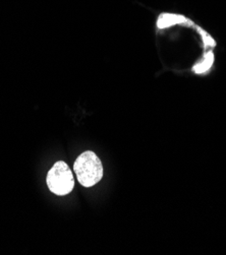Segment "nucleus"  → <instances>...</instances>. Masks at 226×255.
Segmentation results:
<instances>
[{
    "mask_svg": "<svg viewBox=\"0 0 226 255\" xmlns=\"http://www.w3.org/2000/svg\"><path fill=\"white\" fill-rule=\"evenodd\" d=\"M73 171L79 182L85 187H92L103 177V166L95 152L87 150L75 160Z\"/></svg>",
    "mask_w": 226,
    "mask_h": 255,
    "instance_id": "f257e3e1",
    "label": "nucleus"
},
{
    "mask_svg": "<svg viewBox=\"0 0 226 255\" xmlns=\"http://www.w3.org/2000/svg\"><path fill=\"white\" fill-rule=\"evenodd\" d=\"M47 185L50 191L56 195H66L73 189L72 172L62 161L56 162L47 174Z\"/></svg>",
    "mask_w": 226,
    "mask_h": 255,
    "instance_id": "f03ea898",
    "label": "nucleus"
},
{
    "mask_svg": "<svg viewBox=\"0 0 226 255\" xmlns=\"http://www.w3.org/2000/svg\"><path fill=\"white\" fill-rule=\"evenodd\" d=\"M188 19L184 15L174 14V13H163L159 16L157 20V27L159 29H166L173 24L187 22Z\"/></svg>",
    "mask_w": 226,
    "mask_h": 255,
    "instance_id": "7ed1b4c3",
    "label": "nucleus"
},
{
    "mask_svg": "<svg viewBox=\"0 0 226 255\" xmlns=\"http://www.w3.org/2000/svg\"><path fill=\"white\" fill-rule=\"evenodd\" d=\"M213 62H214V54H213V52H211V51H210V52L206 53V55L204 57V60L201 63L197 64L194 67V71L196 73H199V74L204 73V72L208 71L211 68Z\"/></svg>",
    "mask_w": 226,
    "mask_h": 255,
    "instance_id": "20e7f679",
    "label": "nucleus"
},
{
    "mask_svg": "<svg viewBox=\"0 0 226 255\" xmlns=\"http://www.w3.org/2000/svg\"><path fill=\"white\" fill-rule=\"evenodd\" d=\"M198 30H199V32H200V34H201V36H202V38H203V42L205 43V45H206V46L214 47V46L216 45V43H215V41L213 40V38H212L211 36H209L205 31H203L202 29H200V28H198Z\"/></svg>",
    "mask_w": 226,
    "mask_h": 255,
    "instance_id": "39448f33",
    "label": "nucleus"
}]
</instances>
